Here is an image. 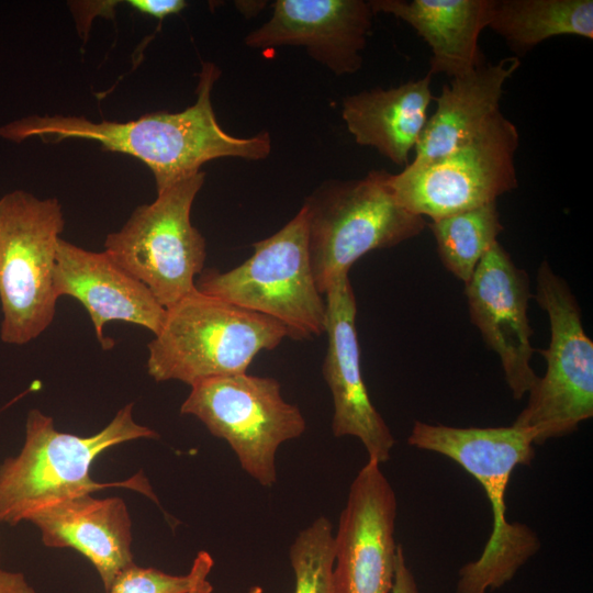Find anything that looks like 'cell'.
<instances>
[{"label":"cell","mask_w":593,"mask_h":593,"mask_svg":"<svg viewBox=\"0 0 593 593\" xmlns=\"http://www.w3.org/2000/svg\"><path fill=\"white\" fill-rule=\"evenodd\" d=\"M221 71L203 63L197 100L181 112L158 111L124 123L92 122L78 116L32 115L0 126V137L20 143L29 137L96 141L103 148L138 158L152 170L157 192L198 174L201 166L222 157L261 160L271 152L267 131L250 137L226 133L219 124L211 92Z\"/></svg>","instance_id":"6da1fadb"},{"label":"cell","mask_w":593,"mask_h":593,"mask_svg":"<svg viewBox=\"0 0 593 593\" xmlns=\"http://www.w3.org/2000/svg\"><path fill=\"white\" fill-rule=\"evenodd\" d=\"M407 443L457 462L481 484L491 504V535L481 556L460 569L456 593H486L510 582L540 548L532 528L507 522L505 504L513 470L535 457L533 434L515 425L454 427L416 421Z\"/></svg>","instance_id":"7a4b0ae2"},{"label":"cell","mask_w":593,"mask_h":593,"mask_svg":"<svg viewBox=\"0 0 593 593\" xmlns=\"http://www.w3.org/2000/svg\"><path fill=\"white\" fill-rule=\"evenodd\" d=\"M132 410L133 403L126 404L104 428L88 437L61 433L51 416L30 410L21 451L0 465V523L15 526L47 506L110 486L128 488L158 503L142 473L110 483L90 477L93 460L104 450L159 437L154 429L137 424Z\"/></svg>","instance_id":"3957f363"},{"label":"cell","mask_w":593,"mask_h":593,"mask_svg":"<svg viewBox=\"0 0 593 593\" xmlns=\"http://www.w3.org/2000/svg\"><path fill=\"white\" fill-rule=\"evenodd\" d=\"M284 337L286 327L276 320L194 289L166 309L160 331L148 343L146 368L157 382L191 387L245 373L260 351L275 349Z\"/></svg>","instance_id":"277c9868"},{"label":"cell","mask_w":593,"mask_h":593,"mask_svg":"<svg viewBox=\"0 0 593 593\" xmlns=\"http://www.w3.org/2000/svg\"><path fill=\"white\" fill-rule=\"evenodd\" d=\"M387 170L322 182L304 200L314 280L324 295L363 255L419 235L426 222L399 204Z\"/></svg>","instance_id":"5b68a950"},{"label":"cell","mask_w":593,"mask_h":593,"mask_svg":"<svg viewBox=\"0 0 593 593\" xmlns=\"http://www.w3.org/2000/svg\"><path fill=\"white\" fill-rule=\"evenodd\" d=\"M253 247L254 254L228 271H202L195 289L276 320L294 340L325 333L326 303L312 271L305 209Z\"/></svg>","instance_id":"8992f818"},{"label":"cell","mask_w":593,"mask_h":593,"mask_svg":"<svg viewBox=\"0 0 593 593\" xmlns=\"http://www.w3.org/2000/svg\"><path fill=\"white\" fill-rule=\"evenodd\" d=\"M65 221L56 198L14 190L0 199V338L24 345L53 322L57 245Z\"/></svg>","instance_id":"52a82bcc"},{"label":"cell","mask_w":593,"mask_h":593,"mask_svg":"<svg viewBox=\"0 0 593 593\" xmlns=\"http://www.w3.org/2000/svg\"><path fill=\"white\" fill-rule=\"evenodd\" d=\"M204 177L199 171L157 192L154 202L136 208L104 242L113 261L144 283L165 309L192 292L203 271L206 244L191 223V209Z\"/></svg>","instance_id":"ba28073f"},{"label":"cell","mask_w":593,"mask_h":593,"mask_svg":"<svg viewBox=\"0 0 593 593\" xmlns=\"http://www.w3.org/2000/svg\"><path fill=\"white\" fill-rule=\"evenodd\" d=\"M534 298L550 323L549 346L538 349L547 369L513 425L529 430L534 444L541 445L573 433L593 416V342L584 332L575 296L547 260L538 268Z\"/></svg>","instance_id":"9c48e42d"},{"label":"cell","mask_w":593,"mask_h":593,"mask_svg":"<svg viewBox=\"0 0 593 593\" xmlns=\"http://www.w3.org/2000/svg\"><path fill=\"white\" fill-rule=\"evenodd\" d=\"M518 145L517 126L499 111L448 154L390 174L389 186L401 206L422 217L437 220L475 209L517 187Z\"/></svg>","instance_id":"30bf717a"},{"label":"cell","mask_w":593,"mask_h":593,"mask_svg":"<svg viewBox=\"0 0 593 593\" xmlns=\"http://www.w3.org/2000/svg\"><path fill=\"white\" fill-rule=\"evenodd\" d=\"M180 413L197 417L225 440L242 469L265 488L277 482L278 448L306 429L303 414L283 399L278 380L247 372L194 383Z\"/></svg>","instance_id":"8fae6325"},{"label":"cell","mask_w":593,"mask_h":593,"mask_svg":"<svg viewBox=\"0 0 593 593\" xmlns=\"http://www.w3.org/2000/svg\"><path fill=\"white\" fill-rule=\"evenodd\" d=\"M380 466L368 460L349 486L334 534L333 593H391L398 501Z\"/></svg>","instance_id":"7c38bea8"},{"label":"cell","mask_w":593,"mask_h":593,"mask_svg":"<svg viewBox=\"0 0 593 593\" xmlns=\"http://www.w3.org/2000/svg\"><path fill=\"white\" fill-rule=\"evenodd\" d=\"M465 286L471 322L497 354L513 398L521 400L538 379L530 366L535 349L528 320L533 295L528 275L497 242Z\"/></svg>","instance_id":"4fadbf2b"},{"label":"cell","mask_w":593,"mask_h":593,"mask_svg":"<svg viewBox=\"0 0 593 593\" xmlns=\"http://www.w3.org/2000/svg\"><path fill=\"white\" fill-rule=\"evenodd\" d=\"M324 296L327 350L322 372L333 399L332 433L335 437L358 438L368 460L381 465L389 460L395 439L373 406L362 379L357 304L348 275L333 281Z\"/></svg>","instance_id":"5bb4252c"},{"label":"cell","mask_w":593,"mask_h":593,"mask_svg":"<svg viewBox=\"0 0 593 593\" xmlns=\"http://www.w3.org/2000/svg\"><path fill=\"white\" fill-rule=\"evenodd\" d=\"M374 15L370 0H276L271 18L244 44L262 51L303 47L334 75H353L362 67Z\"/></svg>","instance_id":"9a60e30c"},{"label":"cell","mask_w":593,"mask_h":593,"mask_svg":"<svg viewBox=\"0 0 593 593\" xmlns=\"http://www.w3.org/2000/svg\"><path fill=\"white\" fill-rule=\"evenodd\" d=\"M54 291L57 298L68 295L85 306L103 349L113 346L103 335L108 322L136 324L156 335L166 317V309L148 288L105 251L87 250L63 238L57 245Z\"/></svg>","instance_id":"2e32d148"},{"label":"cell","mask_w":593,"mask_h":593,"mask_svg":"<svg viewBox=\"0 0 593 593\" xmlns=\"http://www.w3.org/2000/svg\"><path fill=\"white\" fill-rule=\"evenodd\" d=\"M27 522L40 529L46 547L72 548L85 556L105 591L122 570L134 564L132 522L121 497L68 499L34 513Z\"/></svg>","instance_id":"e0dca14e"},{"label":"cell","mask_w":593,"mask_h":593,"mask_svg":"<svg viewBox=\"0 0 593 593\" xmlns=\"http://www.w3.org/2000/svg\"><path fill=\"white\" fill-rule=\"evenodd\" d=\"M432 76L426 74L390 89L373 88L346 96L342 118L360 146L374 148L399 167L410 164L427 122L433 101Z\"/></svg>","instance_id":"ac0fdd59"},{"label":"cell","mask_w":593,"mask_h":593,"mask_svg":"<svg viewBox=\"0 0 593 593\" xmlns=\"http://www.w3.org/2000/svg\"><path fill=\"white\" fill-rule=\"evenodd\" d=\"M374 14H391L429 46V74L459 77L482 64L479 36L488 27L491 0H370Z\"/></svg>","instance_id":"d6986e66"},{"label":"cell","mask_w":593,"mask_h":593,"mask_svg":"<svg viewBox=\"0 0 593 593\" xmlns=\"http://www.w3.org/2000/svg\"><path fill=\"white\" fill-rule=\"evenodd\" d=\"M519 65L516 56L495 64H481L444 86L411 163L423 164L439 158L475 135L501 111L504 85Z\"/></svg>","instance_id":"ffe728a7"},{"label":"cell","mask_w":593,"mask_h":593,"mask_svg":"<svg viewBox=\"0 0 593 593\" xmlns=\"http://www.w3.org/2000/svg\"><path fill=\"white\" fill-rule=\"evenodd\" d=\"M488 27L519 58L561 35L593 38L592 0H491Z\"/></svg>","instance_id":"44dd1931"},{"label":"cell","mask_w":593,"mask_h":593,"mask_svg":"<svg viewBox=\"0 0 593 593\" xmlns=\"http://www.w3.org/2000/svg\"><path fill=\"white\" fill-rule=\"evenodd\" d=\"M428 226L441 264L465 283L504 228L496 202L432 220Z\"/></svg>","instance_id":"7402d4cb"},{"label":"cell","mask_w":593,"mask_h":593,"mask_svg":"<svg viewBox=\"0 0 593 593\" xmlns=\"http://www.w3.org/2000/svg\"><path fill=\"white\" fill-rule=\"evenodd\" d=\"M334 533L326 516L302 529L289 549L294 593H333Z\"/></svg>","instance_id":"603a6c76"},{"label":"cell","mask_w":593,"mask_h":593,"mask_svg":"<svg viewBox=\"0 0 593 593\" xmlns=\"http://www.w3.org/2000/svg\"><path fill=\"white\" fill-rule=\"evenodd\" d=\"M213 568V558L200 551L188 574L174 575L154 568H142L135 563L122 570L108 593H189Z\"/></svg>","instance_id":"cb8c5ba5"},{"label":"cell","mask_w":593,"mask_h":593,"mask_svg":"<svg viewBox=\"0 0 593 593\" xmlns=\"http://www.w3.org/2000/svg\"><path fill=\"white\" fill-rule=\"evenodd\" d=\"M130 7L139 13L163 20L168 15L181 12L187 2L183 0H128L125 1Z\"/></svg>","instance_id":"d4e9b609"},{"label":"cell","mask_w":593,"mask_h":593,"mask_svg":"<svg viewBox=\"0 0 593 593\" xmlns=\"http://www.w3.org/2000/svg\"><path fill=\"white\" fill-rule=\"evenodd\" d=\"M391 593H418L416 580L409 568L402 546H398Z\"/></svg>","instance_id":"484cf974"},{"label":"cell","mask_w":593,"mask_h":593,"mask_svg":"<svg viewBox=\"0 0 593 593\" xmlns=\"http://www.w3.org/2000/svg\"><path fill=\"white\" fill-rule=\"evenodd\" d=\"M0 593H35L21 572L0 568Z\"/></svg>","instance_id":"4316f807"},{"label":"cell","mask_w":593,"mask_h":593,"mask_svg":"<svg viewBox=\"0 0 593 593\" xmlns=\"http://www.w3.org/2000/svg\"><path fill=\"white\" fill-rule=\"evenodd\" d=\"M212 584L206 579H202L189 591V593H212Z\"/></svg>","instance_id":"83f0119b"},{"label":"cell","mask_w":593,"mask_h":593,"mask_svg":"<svg viewBox=\"0 0 593 593\" xmlns=\"http://www.w3.org/2000/svg\"><path fill=\"white\" fill-rule=\"evenodd\" d=\"M247 593H262V589L258 585L251 586Z\"/></svg>","instance_id":"f1b7e54d"},{"label":"cell","mask_w":593,"mask_h":593,"mask_svg":"<svg viewBox=\"0 0 593 593\" xmlns=\"http://www.w3.org/2000/svg\"><path fill=\"white\" fill-rule=\"evenodd\" d=\"M0 559H1V548H0Z\"/></svg>","instance_id":"f546056e"}]
</instances>
